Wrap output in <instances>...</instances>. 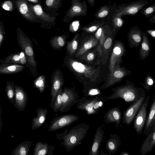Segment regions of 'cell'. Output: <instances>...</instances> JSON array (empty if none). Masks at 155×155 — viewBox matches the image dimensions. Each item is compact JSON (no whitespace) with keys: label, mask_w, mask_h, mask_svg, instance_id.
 I'll use <instances>...</instances> for the list:
<instances>
[{"label":"cell","mask_w":155,"mask_h":155,"mask_svg":"<svg viewBox=\"0 0 155 155\" xmlns=\"http://www.w3.org/2000/svg\"><path fill=\"white\" fill-rule=\"evenodd\" d=\"M89 125L84 123L73 127L70 130H65L62 133H57L56 137L63 140L61 144L69 152L81 143L89 129Z\"/></svg>","instance_id":"1"},{"label":"cell","mask_w":155,"mask_h":155,"mask_svg":"<svg viewBox=\"0 0 155 155\" xmlns=\"http://www.w3.org/2000/svg\"><path fill=\"white\" fill-rule=\"evenodd\" d=\"M113 94L108 97L107 99H116L121 98L126 102L132 104L146 94L142 87H136L134 83L127 80L124 85L112 89Z\"/></svg>","instance_id":"2"},{"label":"cell","mask_w":155,"mask_h":155,"mask_svg":"<svg viewBox=\"0 0 155 155\" xmlns=\"http://www.w3.org/2000/svg\"><path fill=\"white\" fill-rule=\"evenodd\" d=\"M17 39L19 45L24 53L31 74L34 77L38 75L37 62L35 60L31 40L20 28L17 29Z\"/></svg>","instance_id":"3"},{"label":"cell","mask_w":155,"mask_h":155,"mask_svg":"<svg viewBox=\"0 0 155 155\" xmlns=\"http://www.w3.org/2000/svg\"><path fill=\"white\" fill-rule=\"evenodd\" d=\"M64 62L72 71L84 78L89 79L90 83L94 82L97 80L100 71L98 69L87 66L68 56L65 57Z\"/></svg>","instance_id":"4"},{"label":"cell","mask_w":155,"mask_h":155,"mask_svg":"<svg viewBox=\"0 0 155 155\" xmlns=\"http://www.w3.org/2000/svg\"><path fill=\"white\" fill-rule=\"evenodd\" d=\"M104 100L103 97L98 96L84 97L79 99L77 108L85 111L88 115L96 114L103 106Z\"/></svg>","instance_id":"5"},{"label":"cell","mask_w":155,"mask_h":155,"mask_svg":"<svg viewBox=\"0 0 155 155\" xmlns=\"http://www.w3.org/2000/svg\"><path fill=\"white\" fill-rule=\"evenodd\" d=\"M148 4L146 0H139L130 3L120 4L115 13L116 16L122 17L125 15H135Z\"/></svg>","instance_id":"6"},{"label":"cell","mask_w":155,"mask_h":155,"mask_svg":"<svg viewBox=\"0 0 155 155\" xmlns=\"http://www.w3.org/2000/svg\"><path fill=\"white\" fill-rule=\"evenodd\" d=\"M87 7L85 1L82 2L71 1V6L67 11L63 20L68 23L74 18L76 17H84L86 15Z\"/></svg>","instance_id":"7"},{"label":"cell","mask_w":155,"mask_h":155,"mask_svg":"<svg viewBox=\"0 0 155 155\" xmlns=\"http://www.w3.org/2000/svg\"><path fill=\"white\" fill-rule=\"evenodd\" d=\"M79 96L74 88L64 87L62 94V103L59 111L64 113L69 111L71 107L79 102Z\"/></svg>","instance_id":"8"},{"label":"cell","mask_w":155,"mask_h":155,"mask_svg":"<svg viewBox=\"0 0 155 155\" xmlns=\"http://www.w3.org/2000/svg\"><path fill=\"white\" fill-rule=\"evenodd\" d=\"M146 94H144L137 101L130 104L126 110L123 112V124L128 126L132 124L143 105L146 99Z\"/></svg>","instance_id":"9"},{"label":"cell","mask_w":155,"mask_h":155,"mask_svg":"<svg viewBox=\"0 0 155 155\" xmlns=\"http://www.w3.org/2000/svg\"><path fill=\"white\" fill-rule=\"evenodd\" d=\"M79 117L73 114H67L55 117L51 121L48 131H53L69 125L76 121Z\"/></svg>","instance_id":"10"},{"label":"cell","mask_w":155,"mask_h":155,"mask_svg":"<svg viewBox=\"0 0 155 155\" xmlns=\"http://www.w3.org/2000/svg\"><path fill=\"white\" fill-rule=\"evenodd\" d=\"M150 98L149 96L146 97L143 105L134 119L133 127L137 134H141L144 128L147 118V108Z\"/></svg>","instance_id":"11"},{"label":"cell","mask_w":155,"mask_h":155,"mask_svg":"<svg viewBox=\"0 0 155 155\" xmlns=\"http://www.w3.org/2000/svg\"><path fill=\"white\" fill-rule=\"evenodd\" d=\"M14 6L25 19L31 22L43 21L37 18L29 8L27 0H13Z\"/></svg>","instance_id":"12"},{"label":"cell","mask_w":155,"mask_h":155,"mask_svg":"<svg viewBox=\"0 0 155 155\" xmlns=\"http://www.w3.org/2000/svg\"><path fill=\"white\" fill-rule=\"evenodd\" d=\"M64 82L62 73L60 70L58 69L53 73L51 77V108L53 107L55 97L59 90L63 85Z\"/></svg>","instance_id":"13"},{"label":"cell","mask_w":155,"mask_h":155,"mask_svg":"<svg viewBox=\"0 0 155 155\" xmlns=\"http://www.w3.org/2000/svg\"><path fill=\"white\" fill-rule=\"evenodd\" d=\"M29 8L35 17L43 21L50 23H54L58 15L48 14V12H45L40 4L33 5L28 4Z\"/></svg>","instance_id":"14"},{"label":"cell","mask_w":155,"mask_h":155,"mask_svg":"<svg viewBox=\"0 0 155 155\" xmlns=\"http://www.w3.org/2000/svg\"><path fill=\"white\" fill-rule=\"evenodd\" d=\"M131 74V71L127 70L125 67H117L110 73V76L106 82L101 87V88L104 89L120 81L125 76Z\"/></svg>","instance_id":"15"},{"label":"cell","mask_w":155,"mask_h":155,"mask_svg":"<svg viewBox=\"0 0 155 155\" xmlns=\"http://www.w3.org/2000/svg\"><path fill=\"white\" fill-rule=\"evenodd\" d=\"M15 96L14 106L19 111L24 110L26 106L28 97L25 90L20 86L15 85Z\"/></svg>","instance_id":"16"},{"label":"cell","mask_w":155,"mask_h":155,"mask_svg":"<svg viewBox=\"0 0 155 155\" xmlns=\"http://www.w3.org/2000/svg\"><path fill=\"white\" fill-rule=\"evenodd\" d=\"M147 136L140 149L141 155H146L150 152L155 146V124Z\"/></svg>","instance_id":"17"},{"label":"cell","mask_w":155,"mask_h":155,"mask_svg":"<svg viewBox=\"0 0 155 155\" xmlns=\"http://www.w3.org/2000/svg\"><path fill=\"white\" fill-rule=\"evenodd\" d=\"M104 121L107 124L114 123L117 129L122 119V113L118 107L110 108L103 117Z\"/></svg>","instance_id":"18"},{"label":"cell","mask_w":155,"mask_h":155,"mask_svg":"<svg viewBox=\"0 0 155 155\" xmlns=\"http://www.w3.org/2000/svg\"><path fill=\"white\" fill-rule=\"evenodd\" d=\"M104 125H102L97 129L89 155H99V149L104 138V130L102 128Z\"/></svg>","instance_id":"19"},{"label":"cell","mask_w":155,"mask_h":155,"mask_svg":"<svg viewBox=\"0 0 155 155\" xmlns=\"http://www.w3.org/2000/svg\"><path fill=\"white\" fill-rule=\"evenodd\" d=\"M143 33L137 26L130 29L128 35V39L131 48H137L139 46L142 42Z\"/></svg>","instance_id":"20"},{"label":"cell","mask_w":155,"mask_h":155,"mask_svg":"<svg viewBox=\"0 0 155 155\" xmlns=\"http://www.w3.org/2000/svg\"><path fill=\"white\" fill-rule=\"evenodd\" d=\"M124 51V47L121 43H118L114 48L110 58L109 66L110 73L114 71L117 61L120 62V60H121V57L123 55Z\"/></svg>","instance_id":"21"},{"label":"cell","mask_w":155,"mask_h":155,"mask_svg":"<svg viewBox=\"0 0 155 155\" xmlns=\"http://www.w3.org/2000/svg\"><path fill=\"white\" fill-rule=\"evenodd\" d=\"M54 148L47 143L40 141L35 143L33 155H53Z\"/></svg>","instance_id":"22"},{"label":"cell","mask_w":155,"mask_h":155,"mask_svg":"<svg viewBox=\"0 0 155 155\" xmlns=\"http://www.w3.org/2000/svg\"><path fill=\"white\" fill-rule=\"evenodd\" d=\"M37 116L32 120L31 129L35 130L41 126L45 121L48 112L46 108L39 107L36 110Z\"/></svg>","instance_id":"23"},{"label":"cell","mask_w":155,"mask_h":155,"mask_svg":"<svg viewBox=\"0 0 155 155\" xmlns=\"http://www.w3.org/2000/svg\"><path fill=\"white\" fill-rule=\"evenodd\" d=\"M120 144V137L117 134H111L106 144V148L109 153V154L111 155L116 153Z\"/></svg>","instance_id":"24"},{"label":"cell","mask_w":155,"mask_h":155,"mask_svg":"<svg viewBox=\"0 0 155 155\" xmlns=\"http://www.w3.org/2000/svg\"><path fill=\"white\" fill-rule=\"evenodd\" d=\"M25 68L23 65L12 63L1 64L0 73L2 74H12L22 71Z\"/></svg>","instance_id":"25"},{"label":"cell","mask_w":155,"mask_h":155,"mask_svg":"<svg viewBox=\"0 0 155 155\" xmlns=\"http://www.w3.org/2000/svg\"><path fill=\"white\" fill-rule=\"evenodd\" d=\"M150 51V44L146 33L143 32L141 47L139 52L140 59L144 60L149 55Z\"/></svg>","instance_id":"26"},{"label":"cell","mask_w":155,"mask_h":155,"mask_svg":"<svg viewBox=\"0 0 155 155\" xmlns=\"http://www.w3.org/2000/svg\"><path fill=\"white\" fill-rule=\"evenodd\" d=\"M32 143L31 141H23L12 151L11 155H30V148Z\"/></svg>","instance_id":"27"},{"label":"cell","mask_w":155,"mask_h":155,"mask_svg":"<svg viewBox=\"0 0 155 155\" xmlns=\"http://www.w3.org/2000/svg\"><path fill=\"white\" fill-rule=\"evenodd\" d=\"M62 0H44V10L55 13L61 6Z\"/></svg>","instance_id":"28"},{"label":"cell","mask_w":155,"mask_h":155,"mask_svg":"<svg viewBox=\"0 0 155 155\" xmlns=\"http://www.w3.org/2000/svg\"><path fill=\"white\" fill-rule=\"evenodd\" d=\"M155 114V95L152 100L149 114L145 124L143 134L147 136L150 131V126Z\"/></svg>","instance_id":"29"},{"label":"cell","mask_w":155,"mask_h":155,"mask_svg":"<svg viewBox=\"0 0 155 155\" xmlns=\"http://www.w3.org/2000/svg\"><path fill=\"white\" fill-rule=\"evenodd\" d=\"M15 85L13 82L8 81L5 90L9 101L13 104L14 102L15 98Z\"/></svg>","instance_id":"30"},{"label":"cell","mask_w":155,"mask_h":155,"mask_svg":"<svg viewBox=\"0 0 155 155\" xmlns=\"http://www.w3.org/2000/svg\"><path fill=\"white\" fill-rule=\"evenodd\" d=\"M65 43L64 37L63 35L53 37L50 40L51 46L52 48L57 50L63 47Z\"/></svg>","instance_id":"31"},{"label":"cell","mask_w":155,"mask_h":155,"mask_svg":"<svg viewBox=\"0 0 155 155\" xmlns=\"http://www.w3.org/2000/svg\"><path fill=\"white\" fill-rule=\"evenodd\" d=\"M97 40L92 38L86 41L81 48L76 54V56L78 57L82 55L87 50L94 47L97 44Z\"/></svg>","instance_id":"32"},{"label":"cell","mask_w":155,"mask_h":155,"mask_svg":"<svg viewBox=\"0 0 155 155\" xmlns=\"http://www.w3.org/2000/svg\"><path fill=\"white\" fill-rule=\"evenodd\" d=\"M20 59L21 51L17 53L10 54L4 60H1L0 61L1 64L12 63L21 65Z\"/></svg>","instance_id":"33"},{"label":"cell","mask_w":155,"mask_h":155,"mask_svg":"<svg viewBox=\"0 0 155 155\" xmlns=\"http://www.w3.org/2000/svg\"><path fill=\"white\" fill-rule=\"evenodd\" d=\"M46 79L45 76L41 75L38 77L34 82V86L37 88L40 93L43 92L45 87Z\"/></svg>","instance_id":"34"},{"label":"cell","mask_w":155,"mask_h":155,"mask_svg":"<svg viewBox=\"0 0 155 155\" xmlns=\"http://www.w3.org/2000/svg\"><path fill=\"white\" fill-rule=\"evenodd\" d=\"M104 20L102 21H99L94 22L93 23L82 27V30L89 32H92L96 31L104 24Z\"/></svg>","instance_id":"35"},{"label":"cell","mask_w":155,"mask_h":155,"mask_svg":"<svg viewBox=\"0 0 155 155\" xmlns=\"http://www.w3.org/2000/svg\"><path fill=\"white\" fill-rule=\"evenodd\" d=\"M62 88H61L58 91L55 97L52 109L54 112H58L59 111L62 103Z\"/></svg>","instance_id":"36"},{"label":"cell","mask_w":155,"mask_h":155,"mask_svg":"<svg viewBox=\"0 0 155 155\" xmlns=\"http://www.w3.org/2000/svg\"><path fill=\"white\" fill-rule=\"evenodd\" d=\"M110 12L108 5H104L101 7L94 14L95 17L97 19L102 18L107 16Z\"/></svg>","instance_id":"37"},{"label":"cell","mask_w":155,"mask_h":155,"mask_svg":"<svg viewBox=\"0 0 155 155\" xmlns=\"http://www.w3.org/2000/svg\"><path fill=\"white\" fill-rule=\"evenodd\" d=\"M155 83V81L153 78L150 76L147 75L145 78L144 83H140V84L145 89L148 91Z\"/></svg>","instance_id":"38"},{"label":"cell","mask_w":155,"mask_h":155,"mask_svg":"<svg viewBox=\"0 0 155 155\" xmlns=\"http://www.w3.org/2000/svg\"><path fill=\"white\" fill-rule=\"evenodd\" d=\"M146 18H149L153 15L155 12V4L147 7L143 8L140 11Z\"/></svg>","instance_id":"39"},{"label":"cell","mask_w":155,"mask_h":155,"mask_svg":"<svg viewBox=\"0 0 155 155\" xmlns=\"http://www.w3.org/2000/svg\"><path fill=\"white\" fill-rule=\"evenodd\" d=\"M76 36L71 42H68L67 47L68 52L71 55L73 54L77 49L78 42L76 39H75Z\"/></svg>","instance_id":"40"},{"label":"cell","mask_w":155,"mask_h":155,"mask_svg":"<svg viewBox=\"0 0 155 155\" xmlns=\"http://www.w3.org/2000/svg\"><path fill=\"white\" fill-rule=\"evenodd\" d=\"M84 96L89 97L93 96H100L101 92L100 90L94 88H91L89 89L84 91Z\"/></svg>","instance_id":"41"},{"label":"cell","mask_w":155,"mask_h":155,"mask_svg":"<svg viewBox=\"0 0 155 155\" xmlns=\"http://www.w3.org/2000/svg\"><path fill=\"white\" fill-rule=\"evenodd\" d=\"M112 21L114 29L120 28L123 26L124 22V21L122 17L117 16L115 14L113 17Z\"/></svg>","instance_id":"42"},{"label":"cell","mask_w":155,"mask_h":155,"mask_svg":"<svg viewBox=\"0 0 155 155\" xmlns=\"http://www.w3.org/2000/svg\"><path fill=\"white\" fill-rule=\"evenodd\" d=\"M1 7L4 10L9 12L13 11L14 5L12 2L8 0L3 2L1 5Z\"/></svg>","instance_id":"43"},{"label":"cell","mask_w":155,"mask_h":155,"mask_svg":"<svg viewBox=\"0 0 155 155\" xmlns=\"http://www.w3.org/2000/svg\"><path fill=\"white\" fill-rule=\"evenodd\" d=\"M79 26L80 21L79 20L74 21L70 24L69 30L71 32H75L78 30Z\"/></svg>","instance_id":"44"},{"label":"cell","mask_w":155,"mask_h":155,"mask_svg":"<svg viewBox=\"0 0 155 155\" xmlns=\"http://www.w3.org/2000/svg\"><path fill=\"white\" fill-rule=\"evenodd\" d=\"M5 34V29L2 22H0V48H1L4 38V35Z\"/></svg>","instance_id":"45"},{"label":"cell","mask_w":155,"mask_h":155,"mask_svg":"<svg viewBox=\"0 0 155 155\" xmlns=\"http://www.w3.org/2000/svg\"><path fill=\"white\" fill-rule=\"evenodd\" d=\"M112 43V39L110 38H107L104 44V47L105 49H108L111 47Z\"/></svg>","instance_id":"46"},{"label":"cell","mask_w":155,"mask_h":155,"mask_svg":"<svg viewBox=\"0 0 155 155\" xmlns=\"http://www.w3.org/2000/svg\"><path fill=\"white\" fill-rule=\"evenodd\" d=\"M146 32L150 35L155 38V30H148Z\"/></svg>","instance_id":"47"},{"label":"cell","mask_w":155,"mask_h":155,"mask_svg":"<svg viewBox=\"0 0 155 155\" xmlns=\"http://www.w3.org/2000/svg\"><path fill=\"white\" fill-rule=\"evenodd\" d=\"M94 57V54L93 53H89L87 56V59L89 61L93 60Z\"/></svg>","instance_id":"48"},{"label":"cell","mask_w":155,"mask_h":155,"mask_svg":"<svg viewBox=\"0 0 155 155\" xmlns=\"http://www.w3.org/2000/svg\"><path fill=\"white\" fill-rule=\"evenodd\" d=\"M149 21L151 24H155V15L152 16L149 19Z\"/></svg>","instance_id":"49"},{"label":"cell","mask_w":155,"mask_h":155,"mask_svg":"<svg viewBox=\"0 0 155 155\" xmlns=\"http://www.w3.org/2000/svg\"><path fill=\"white\" fill-rule=\"evenodd\" d=\"M2 107L0 105V133L1 132V129H2V126L3 125V121L1 118V112H2Z\"/></svg>","instance_id":"50"},{"label":"cell","mask_w":155,"mask_h":155,"mask_svg":"<svg viewBox=\"0 0 155 155\" xmlns=\"http://www.w3.org/2000/svg\"><path fill=\"white\" fill-rule=\"evenodd\" d=\"M89 4L93 7L95 4L94 0H87Z\"/></svg>","instance_id":"51"},{"label":"cell","mask_w":155,"mask_h":155,"mask_svg":"<svg viewBox=\"0 0 155 155\" xmlns=\"http://www.w3.org/2000/svg\"><path fill=\"white\" fill-rule=\"evenodd\" d=\"M155 124V114L154 115V116L153 117V119L152 120V122H151V124L150 126V130L151 129V128H152L153 127V126L154 124Z\"/></svg>","instance_id":"52"},{"label":"cell","mask_w":155,"mask_h":155,"mask_svg":"<svg viewBox=\"0 0 155 155\" xmlns=\"http://www.w3.org/2000/svg\"><path fill=\"white\" fill-rule=\"evenodd\" d=\"M27 1L32 3L37 4H39V0H27Z\"/></svg>","instance_id":"53"},{"label":"cell","mask_w":155,"mask_h":155,"mask_svg":"<svg viewBox=\"0 0 155 155\" xmlns=\"http://www.w3.org/2000/svg\"><path fill=\"white\" fill-rule=\"evenodd\" d=\"M120 155H130V154L127 152L123 151L122 152Z\"/></svg>","instance_id":"54"},{"label":"cell","mask_w":155,"mask_h":155,"mask_svg":"<svg viewBox=\"0 0 155 155\" xmlns=\"http://www.w3.org/2000/svg\"><path fill=\"white\" fill-rule=\"evenodd\" d=\"M100 155H108V154L107 153H105L103 151H101Z\"/></svg>","instance_id":"55"},{"label":"cell","mask_w":155,"mask_h":155,"mask_svg":"<svg viewBox=\"0 0 155 155\" xmlns=\"http://www.w3.org/2000/svg\"><path fill=\"white\" fill-rule=\"evenodd\" d=\"M71 1H80V0H71Z\"/></svg>","instance_id":"56"}]
</instances>
